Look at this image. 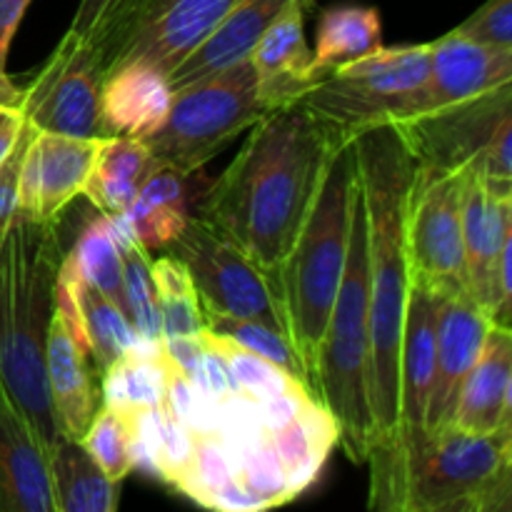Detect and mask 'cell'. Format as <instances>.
Returning a JSON list of instances; mask_svg holds the SVG:
<instances>
[{"label":"cell","instance_id":"4fadbf2b","mask_svg":"<svg viewBox=\"0 0 512 512\" xmlns=\"http://www.w3.org/2000/svg\"><path fill=\"white\" fill-rule=\"evenodd\" d=\"M103 53L95 43L65 33L45 63L23 88L20 108L35 130L103 138L100 135V90H103Z\"/></svg>","mask_w":512,"mask_h":512},{"label":"cell","instance_id":"9a60e30c","mask_svg":"<svg viewBox=\"0 0 512 512\" xmlns=\"http://www.w3.org/2000/svg\"><path fill=\"white\" fill-rule=\"evenodd\" d=\"M438 320H435V365L430 385L425 430L453 425L460 390L473 370L485 335L490 330L488 315L470 298L468 290H443L435 293Z\"/></svg>","mask_w":512,"mask_h":512},{"label":"cell","instance_id":"7c38bea8","mask_svg":"<svg viewBox=\"0 0 512 512\" xmlns=\"http://www.w3.org/2000/svg\"><path fill=\"white\" fill-rule=\"evenodd\" d=\"M463 173L425 170L415 163L405 205L410 278L433 293L468 290L463 245Z\"/></svg>","mask_w":512,"mask_h":512},{"label":"cell","instance_id":"60d3db41","mask_svg":"<svg viewBox=\"0 0 512 512\" xmlns=\"http://www.w3.org/2000/svg\"><path fill=\"white\" fill-rule=\"evenodd\" d=\"M25 125H28V120H25L23 108L18 103H3L0 100V163L15 148V143L23 135Z\"/></svg>","mask_w":512,"mask_h":512},{"label":"cell","instance_id":"6da1fadb","mask_svg":"<svg viewBox=\"0 0 512 512\" xmlns=\"http://www.w3.org/2000/svg\"><path fill=\"white\" fill-rule=\"evenodd\" d=\"M245 133L238 155L200 198L198 215L280 278L343 135L303 103L270 110Z\"/></svg>","mask_w":512,"mask_h":512},{"label":"cell","instance_id":"2e32d148","mask_svg":"<svg viewBox=\"0 0 512 512\" xmlns=\"http://www.w3.org/2000/svg\"><path fill=\"white\" fill-rule=\"evenodd\" d=\"M313 0H288L250 53L258 93L268 110L293 105L323 78L305 38V15Z\"/></svg>","mask_w":512,"mask_h":512},{"label":"cell","instance_id":"44dd1931","mask_svg":"<svg viewBox=\"0 0 512 512\" xmlns=\"http://www.w3.org/2000/svg\"><path fill=\"white\" fill-rule=\"evenodd\" d=\"M45 380L60 433L65 438L83 440L103 405V395L95 383L93 360L65 328L58 310H53L45 338Z\"/></svg>","mask_w":512,"mask_h":512},{"label":"cell","instance_id":"3957f363","mask_svg":"<svg viewBox=\"0 0 512 512\" xmlns=\"http://www.w3.org/2000/svg\"><path fill=\"white\" fill-rule=\"evenodd\" d=\"M370 508L395 512H510L512 425L465 433L425 430L368 460Z\"/></svg>","mask_w":512,"mask_h":512},{"label":"cell","instance_id":"f1b7e54d","mask_svg":"<svg viewBox=\"0 0 512 512\" xmlns=\"http://www.w3.org/2000/svg\"><path fill=\"white\" fill-rule=\"evenodd\" d=\"M100 395L105 405L138 413L143 408H158L165 398V353L160 340L140 338L133 350L115 360L100 380Z\"/></svg>","mask_w":512,"mask_h":512},{"label":"cell","instance_id":"83f0119b","mask_svg":"<svg viewBox=\"0 0 512 512\" xmlns=\"http://www.w3.org/2000/svg\"><path fill=\"white\" fill-rule=\"evenodd\" d=\"M383 48L380 10L373 5L338 3L323 8L315 33L313 58L323 75Z\"/></svg>","mask_w":512,"mask_h":512},{"label":"cell","instance_id":"f546056e","mask_svg":"<svg viewBox=\"0 0 512 512\" xmlns=\"http://www.w3.org/2000/svg\"><path fill=\"white\" fill-rule=\"evenodd\" d=\"M78 303L88 355L95 368H98V373L103 375L115 360H120L128 350L138 345L140 335L130 325L125 310L110 298H105L93 285L85 283L83 278H80Z\"/></svg>","mask_w":512,"mask_h":512},{"label":"cell","instance_id":"4316f807","mask_svg":"<svg viewBox=\"0 0 512 512\" xmlns=\"http://www.w3.org/2000/svg\"><path fill=\"white\" fill-rule=\"evenodd\" d=\"M55 512H115L120 505V483L108 478L80 440H53L48 455Z\"/></svg>","mask_w":512,"mask_h":512},{"label":"cell","instance_id":"e575fe53","mask_svg":"<svg viewBox=\"0 0 512 512\" xmlns=\"http://www.w3.org/2000/svg\"><path fill=\"white\" fill-rule=\"evenodd\" d=\"M203 315L205 328H208L210 333L223 335V338L238 343L240 348L250 350V353L260 355V358H265L268 363L278 365L285 373L298 378L300 383H305V388L310 390V375L288 335L270 328V325L258 323V320L235 318V315L218 313V310L203 308ZM310 395H313V390H310Z\"/></svg>","mask_w":512,"mask_h":512},{"label":"cell","instance_id":"5b68a950","mask_svg":"<svg viewBox=\"0 0 512 512\" xmlns=\"http://www.w3.org/2000/svg\"><path fill=\"white\" fill-rule=\"evenodd\" d=\"M355 188H358L355 145L353 138H343L330 153L313 208L300 225L293 248L280 268L290 340L310 375L313 398L320 343L328 328L330 310L348 258Z\"/></svg>","mask_w":512,"mask_h":512},{"label":"cell","instance_id":"277c9868","mask_svg":"<svg viewBox=\"0 0 512 512\" xmlns=\"http://www.w3.org/2000/svg\"><path fill=\"white\" fill-rule=\"evenodd\" d=\"M63 255L58 223L15 215L0 238V380L48 445L63 435L45 380V338Z\"/></svg>","mask_w":512,"mask_h":512},{"label":"cell","instance_id":"603a6c76","mask_svg":"<svg viewBox=\"0 0 512 512\" xmlns=\"http://www.w3.org/2000/svg\"><path fill=\"white\" fill-rule=\"evenodd\" d=\"M465 433H493L512 425V330L490 325L483 350L460 390L453 418Z\"/></svg>","mask_w":512,"mask_h":512},{"label":"cell","instance_id":"d6a6232c","mask_svg":"<svg viewBox=\"0 0 512 512\" xmlns=\"http://www.w3.org/2000/svg\"><path fill=\"white\" fill-rule=\"evenodd\" d=\"M150 273L158 290L163 338H198L205 328V315L188 268L175 255L165 253L150 258Z\"/></svg>","mask_w":512,"mask_h":512},{"label":"cell","instance_id":"d590c367","mask_svg":"<svg viewBox=\"0 0 512 512\" xmlns=\"http://www.w3.org/2000/svg\"><path fill=\"white\" fill-rule=\"evenodd\" d=\"M80 443L93 455L95 463L105 470V475L118 480V483L128 478L130 470L135 468V460H138L135 418L113 408V405H100Z\"/></svg>","mask_w":512,"mask_h":512},{"label":"cell","instance_id":"ab89813d","mask_svg":"<svg viewBox=\"0 0 512 512\" xmlns=\"http://www.w3.org/2000/svg\"><path fill=\"white\" fill-rule=\"evenodd\" d=\"M118 5L120 0H80L65 33L78 40H85V43H93L98 38L100 28L105 25V20L110 18V13Z\"/></svg>","mask_w":512,"mask_h":512},{"label":"cell","instance_id":"1f68e13d","mask_svg":"<svg viewBox=\"0 0 512 512\" xmlns=\"http://www.w3.org/2000/svg\"><path fill=\"white\" fill-rule=\"evenodd\" d=\"M115 220L120 253H123V310L135 333L145 340H163L158 290L150 273V253L140 248L120 218Z\"/></svg>","mask_w":512,"mask_h":512},{"label":"cell","instance_id":"9c48e42d","mask_svg":"<svg viewBox=\"0 0 512 512\" xmlns=\"http://www.w3.org/2000/svg\"><path fill=\"white\" fill-rule=\"evenodd\" d=\"M393 125L420 168L512 180V83Z\"/></svg>","mask_w":512,"mask_h":512},{"label":"cell","instance_id":"ac0fdd59","mask_svg":"<svg viewBox=\"0 0 512 512\" xmlns=\"http://www.w3.org/2000/svg\"><path fill=\"white\" fill-rule=\"evenodd\" d=\"M508 83H512V50L488 48L450 30L430 43V73L413 115L478 98Z\"/></svg>","mask_w":512,"mask_h":512},{"label":"cell","instance_id":"8992f818","mask_svg":"<svg viewBox=\"0 0 512 512\" xmlns=\"http://www.w3.org/2000/svg\"><path fill=\"white\" fill-rule=\"evenodd\" d=\"M315 398L338 425V443L353 463H368L378 428L370 395L368 333V215L355 188L348 258L315 365Z\"/></svg>","mask_w":512,"mask_h":512},{"label":"cell","instance_id":"836d02e7","mask_svg":"<svg viewBox=\"0 0 512 512\" xmlns=\"http://www.w3.org/2000/svg\"><path fill=\"white\" fill-rule=\"evenodd\" d=\"M200 343L218 353L223 363L228 365L230 375H233L235 385H238L240 395L255 400V403H265V400L280 398V395H293V393H310L305 383L298 378L285 373L278 365L268 363L260 355L250 353V350L240 348L233 340L223 338V335L210 333L208 328L200 330Z\"/></svg>","mask_w":512,"mask_h":512},{"label":"cell","instance_id":"7402d4cb","mask_svg":"<svg viewBox=\"0 0 512 512\" xmlns=\"http://www.w3.org/2000/svg\"><path fill=\"white\" fill-rule=\"evenodd\" d=\"M173 100L168 75L150 63H128L105 73L100 90V135L145 140L165 123Z\"/></svg>","mask_w":512,"mask_h":512},{"label":"cell","instance_id":"484cf974","mask_svg":"<svg viewBox=\"0 0 512 512\" xmlns=\"http://www.w3.org/2000/svg\"><path fill=\"white\" fill-rule=\"evenodd\" d=\"M155 165L158 163L148 153L143 140L113 138V135L100 138L83 195L100 215L120 218Z\"/></svg>","mask_w":512,"mask_h":512},{"label":"cell","instance_id":"e0dca14e","mask_svg":"<svg viewBox=\"0 0 512 512\" xmlns=\"http://www.w3.org/2000/svg\"><path fill=\"white\" fill-rule=\"evenodd\" d=\"M50 445L0 380V512H55Z\"/></svg>","mask_w":512,"mask_h":512},{"label":"cell","instance_id":"7a4b0ae2","mask_svg":"<svg viewBox=\"0 0 512 512\" xmlns=\"http://www.w3.org/2000/svg\"><path fill=\"white\" fill-rule=\"evenodd\" d=\"M353 145L368 215L370 395L378 453L395 440L400 418V343L410 293L405 205L415 158L393 123L360 130Z\"/></svg>","mask_w":512,"mask_h":512},{"label":"cell","instance_id":"4dcf8cb0","mask_svg":"<svg viewBox=\"0 0 512 512\" xmlns=\"http://www.w3.org/2000/svg\"><path fill=\"white\" fill-rule=\"evenodd\" d=\"M68 258L85 283L123 308V253L113 218L100 213L90 218L75 238Z\"/></svg>","mask_w":512,"mask_h":512},{"label":"cell","instance_id":"30bf717a","mask_svg":"<svg viewBox=\"0 0 512 512\" xmlns=\"http://www.w3.org/2000/svg\"><path fill=\"white\" fill-rule=\"evenodd\" d=\"M188 268L208 310L258 320L290 338L288 310L278 275L260 268L243 248L200 215H190L178 238L163 248Z\"/></svg>","mask_w":512,"mask_h":512},{"label":"cell","instance_id":"5bb4252c","mask_svg":"<svg viewBox=\"0 0 512 512\" xmlns=\"http://www.w3.org/2000/svg\"><path fill=\"white\" fill-rule=\"evenodd\" d=\"M98 140L33 128L20 168L18 215L35 223H58L65 208L83 195Z\"/></svg>","mask_w":512,"mask_h":512},{"label":"cell","instance_id":"74e56055","mask_svg":"<svg viewBox=\"0 0 512 512\" xmlns=\"http://www.w3.org/2000/svg\"><path fill=\"white\" fill-rule=\"evenodd\" d=\"M30 135H33V125H25L23 135L15 143V148L10 150L8 158L0 163V238L5 235L8 225L13 223V218L18 215V185H20V168H23L25 148L30 143Z\"/></svg>","mask_w":512,"mask_h":512},{"label":"cell","instance_id":"52a82bcc","mask_svg":"<svg viewBox=\"0 0 512 512\" xmlns=\"http://www.w3.org/2000/svg\"><path fill=\"white\" fill-rule=\"evenodd\" d=\"M265 113L253 60L245 58L173 90L168 118L143 143L158 165L195 175Z\"/></svg>","mask_w":512,"mask_h":512},{"label":"cell","instance_id":"ffe728a7","mask_svg":"<svg viewBox=\"0 0 512 512\" xmlns=\"http://www.w3.org/2000/svg\"><path fill=\"white\" fill-rule=\"evenodd\" d=\"M512 240V180L465 175L463 185V245L468 293L485 313L490 273L503 245Z\"/></svg>","mask_w":512,"mask_h":512},{"label":"cell","instance_id":"d4e9b609","mask_svg":"<svg viewBox=\"0 0 512 512\" xmlns=\"http://www.w3.org/2000/svg\"><path fill=\"white\" fill-rule=\"evenodd\" d=\"M190 178L170 165H155L140 185L138 195L120 215L140 248L148 253L163 250L173 243L185 228L190 213Z\"/></svg>","mask_w":512,"mask_h":512},{"label":"cell","instance_id":"ba28073f","mask_svg":"<svg viewBox=\"0 0 512 512\" xmlns=\"http://www.w3.org/2000/svg\"><path fill=\"white\" fill-rule=\"evenodd\" d=\"M430 73V43L380 48L323 75L303 103L333 133L353 138L360 130L410 118Z\"/></svg>","mask_w":512,"mask_h":512},{"label":"cell","instance_id":"d6986e66","mask_svg":"<svg viewBox=\"0 0 512 512\" xmlns=\"http://www.w3.org/2000/svg\"><path fill=\"white\" fill-rule=\"evenodd\" d=\"M435 320H438V300L428 285L410 278L408 305H405L403 343H400V418L398 433L388 448L375 455L390 453L400 445L425 433V413H428L430 385H433L435 365ZM368 458V460H370Z\"/></svg>","mask_w":512,"mask_h":512},{"label":"cell","instance_id":"8d00e7d4","mask_svg":"<svg viewBox=\"0 0 512 512\" xmlns=\"http://www.w3.org/2000/svg\"><path fill=\"white\" fill-rule=\"evenodd\" d=\"M453 30L473 43L512 50V0H485Z\"/></svg>","mask_w":512,"mask_h":512},{"label":"cell","instance_id":"f35d334b","mask_svg":"<svg viewBox=\"0 0 512 512\" xmlns=\"http://www.w3.org/2000/svg\"><path fill=\"white\" fill-rule=\"evenodd\" d=\"M28 5L30 0H0V100L3 103L20 105L23 98V88H18L8 75V53Z\"/></svg>","mask_w":512,"mask_h":512},{"label":"cell","instance_id":"cb8c5ba5","mask_svg":"<svg viewBox=\"0 0 512 512\" xmlns=\"http://www.w3.org/2000/svg\"><path fill=\"white\" fill-rule=\"evenodd\" d=\"M288 0H240L223 20L213 28V33L173 70L168 73L170 88L178 90L183 85L195 83L200 78L230 68L240 60L250 58L275 15L285 8Z\"/></svg>","mask_w":512,"mask_h":512},{"label":"cell","instance_id":"8fae6325","mask_svg":"<svg viewBox=\"0 0 512 512\" xmlns=\"http://www.w3.org/2000/svg\"><path fill=\"white\" fill-rule=\"evenodd\" d=\"M240 0H120L98 38L105 73L150 63L173 73Z\"/></svg>","mask_w":512,"mask_h":512}]
</instances>
